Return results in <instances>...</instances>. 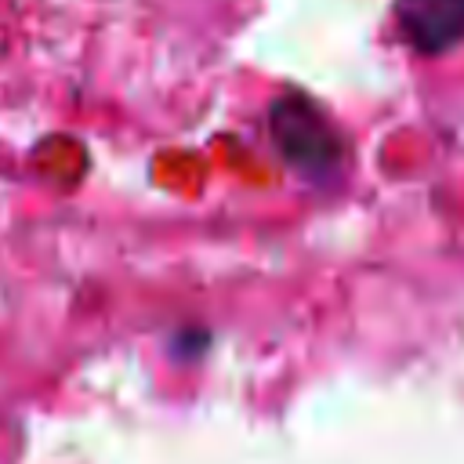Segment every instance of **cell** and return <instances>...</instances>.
<instances>
[{
  "label": "cell",
  "instance_id": "obj_2",
  "mask_svg": "<svg viewBox=\"0 0 464 464\" xmlns=\"http://www.w3.org/2000/svg\"><path fill=\"white\" fill-rule=\"evenodd\" d=\"M395 22L420 54H442L464 44V0H399Z\"/></svg>",
  "mask_w": 464,
  "mask_h": 464
},
{
  "label": "cell",
  "instance_id": "obj_1",
  "mask_svg": "<svg viewBox=\"0 0 464 464\" xmlns=\"http://www.w3.org/2000/svg\"><path fill=\"white\" fill-rule=\"evenodd\" d=\"M272 134L279 152L304 174H323L341 160V138L304 94H286L272 105Z\"/></svg>",
  "mask_w": 464,
  "mask_h": 464
}]
</instances>
